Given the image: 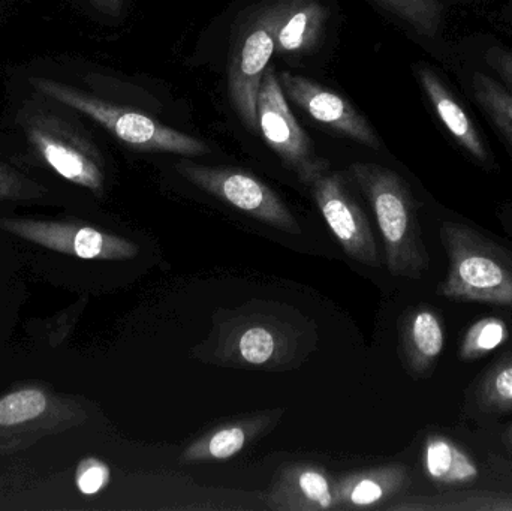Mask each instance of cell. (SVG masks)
Listing matches in <instances>:
<instances>
[{
	"label": "cell",
	"instance_id": "cell-9",
	"mask_svg": "<svg viewBox=\"0 0 512 511\" xmlns=\"http://www.w3.org/2000/svg\"><path fill=\"white\" fill-rule=\"evenodd\" d=\"M256 116L265 143L289 170L297 174L301 183L309 186L315 177L330 168L325 159L319 158L306 131L292 114L279 77L273 69H267L262 77Z\"/></svg>",
	"mask_w": 512,
	"mask_h": 511
},
{
	"label": "cell",
	"instance_id": "cell-6",
	"mask_svg": "<svg viewBox=\"0 0 512 511\" xmlns=\"http://www.w3.org/2000/svg\"><path fill=\"white\" fill-rule=\"evenodd\" d=\"M23 128L30 146L54 173L98 197L104 195L105 171L101 155L65 120L35 108L24 116Z\"/></svg>",
	"mask_w": 512,
	"mask_h": 511
},
{
	"label": "cell",
	"instance_id": "cell-4",
	"mask_svg": "<svg viewBox=\"0 0 512 511\" xmlns=\"http://www.w3.org/2000/svg\"><path fill=\"white\" fill-rule=\"evenodd\" d=\"M30 84L45 98L53 99L95 120L117 140L135 149L183 156H201L209 153L210 149L203 141L170 128L140 111L111 104L98 96L50 78H30Z\"/></svg>",
	"mask_w": 512,
	"mask_h": 511
},
{
	"label": "cell",
	"instance_id": "cell-12",
	"mask_svg": "<svg viewBox=\"0 0 512 511\" xmlns=\"http://www.w3.org/2000/svg\"><path fill=\"white\" fill-rule=\"evenodd\" d=\"M277 77L285 95L316 122L330 126L364 146L379 149L381 141L375 129L343 96L303 75L280 72Z\"/></svg>",
	"mask_w": 512,
	"mask_h": 511
},
{
	"label": "cell",
	"instance_id": "cell-24",
	"mask_svg": "<svg viewBox=\"0 0 512 511\" xmlns=\"http://www.w3.org/2000/svg\"><path fill=\"white\" fill-rule=\"evenodd\" d=\"M510 338L507 323L498 317L475 321L460 342L459 357L463 362L483 359L505 344Z\"/></svg>",
	"mask_w": 512,
	"mask_h": 511
},
{
	"label": "cell",
	"instance_id": "cell-28",
	"mask_svg": "<svg viewBox=\"0 0 512 511\" xmlns=\"http://www.w3.org/2000/svg\"><path fill=\"white\" fill-rule=\"evenodd\" d=\"M99 11L104 14L111 15V17H117L122 12L123 0H90Z\"/></svg>",
	"mask_w": 512,
	"mask_h": 511
},
{
	"label": "cell",
	"instance_id": "cell-2",
	"mask_svg": "<svg viewBox=\"0 0 512 511\" xmlns=\"http://www.w3.org/2000/svg\"><path fill=\"white\" fill-rule=\"evenodd\" d=\"M375 213L384 240L388 272L397 278L417 279L430 266L417 203L405 180L378 164H354L349 168Z\"/></svg>",
	"mask_w": 512,
	"mask_h": 511
},
{
	"label": "cell",
	"instance_id": "cell-25",
	"mask_svg": "<svg viewBox=\"0 0 512 511\" xmlns=\"http://www.w3.org/2000/svg\"><path fill=\"white\" fill-rule=\"evenodd\" d=\"M48 189L41 183L0 162V201H32L44 198Z\"/></svg>",
	"mask_w": 512,
	"mask_h": 511
},
{
	"label": "cell",
	"instance_id": "cell-15",
	"mask_svg": "<svg viewBox=\"0 0 512 511\" xmlns=\"http://www.w3.org/2000/svg\"><path fill=\"white\" fill-rule=\"evenodd\" d=\"M282 414L283 410L262 411V413L215 426L186 447L185 452L180 455V464H198V462L225 461V459L234 458L249 444L267 434Z\"/></svg>",
	"mask_w": 512,
	"mask_h": 511
},
{
	"label": "cell",
	"instance_id": "cell-30",
	"mask_svg": "<svg viewBox=\"0 0 512 511\" xmlns=\"http://www.w3.org/2000/svg\"><path fill=\"white\" fill-rule=\"evenodd\" d=\"M507 443L512 446V425L510 426V429L507 431Z\"/></svg>",
	"mask_w": 512,
	"mask_h": 511
},
{
	"label": "cell",
	"instance_id": "cell-8",
	"mask_svg": "<svg viewBox=\"0 0 512 511\" xmlns=\"http://www.w3.org/2000/svg\"><path fill=\"white\" fill-rule=\"evenodd\" d=\"M0 230L80 260L126 261L140 254L131 240L71 219L0 218Z\"/></svg>",
	"mask_w": 512,
	"mask_h": 511
},
{
	"label": "cell",
	"instance_id": "cell-7",
	"mask_svg": "<svg viewBox=\"0 0 512 511\" xmlns=\"http://www.w3.org/2000/svg\"><path fill=\"white\" fill-rule=\"evenodd\" d=\"M176 171L201 191L242 210L246 215L291 236H301L300 224L282 198L248 171L227 167H207L180 161Z\"/></svg>",
	"mask_w": 512,
	"mask_h": 511
},
{
	"label": "cell",
	"instance_id": "cell-5",
	"mask_svg": "<svg viewBox=\"0 0 512 511\" xmlns=\"http://www.w3.org/2000/svg\"><path fill=\"white\" fill-rule=\"evenodd\" d=\"M89 413L81 399L26 384L0 396V455L21 452L59 432L83 425Z\"/></svg>",
	"mask_w": 512,
	"mask_h": 511
},
{
	"label": "cell",
	"instance_id": "cell-22",
	"mask_svg": "<svg viewBox=\"0 0 512 511\" xmlns=\"http://www.w3.org/2000/svg\"><path fill=\"white\" fill-rule=\"evenodd\" d=\"M475 101L487 119L498 129L501 137L512 147V92L501 81L484 72H475L471 78Z\"/></svg>",
	"mask_w": 512,
	"mask_h": 511
},
{
	"label": "cell",
	"instance_id": "cell-23",
	"mask_svg": "<svg viewBox=\"0 0 512 511\" xmlns=\"http://www.w3.org/2000/svg\"><path fill=\"white\" fill-rule=\"evenodd\" d=\"M415 32L435 38L444 18V0H373Z\"/></svg>",
	"mask_w": 512,
	"mask_h": 511
},
{
	"label": "cell",
	"instance_id": "cell-10",
	"mask_svg": "<svg viewBox=\"0 0 512 511\" xmlns=\"http://www.w3.org/2000/svg\"><path fill=\"white\" fill-rule=\"evenodd\" d=\"M274 53L273 18L270 6H267L243 27L228 65L231 104L252 131L258 128L256 104L259 87Z\"/></svg>",
	"mask_w": 512,
	"mask_h": 511
},
{
	"label": "cell",
	"instance_id": "cell-16",
	"mask_svg": "<svg viewBox=\"0 0 512 511\" xmlns=\"http://www.w3.org/2000/svg\"><path fill=\"white\" fill-rule=\"evenodd\" d=\"M408 468L402 464L381 465L352 471L334 480V510L376 509L409 486Z\"/></svg>",
	"mask_w": 512,
	"mask_h": 511
},
{
	"label": "cell",
	"instance_id": "cell-20",
	"mask_svg": "<svg viewBox=\"0 0 512 511\" xmlns=\"http://www.w3.org/2000/svg\"><path fill=\"white\" fill-rule=\"evenodd\" d=\"M396 511H512L508 492L456 489L433 497L403 498L387 507Z\"/></svg>",
	"mask_w": 512,
	"mask_h": 511
},
{
	"label": "cell",
	"instance_id": "cell-1",
	"mask_svg": "<svg viewBox=\"0 0 512 511\" xmlns=\"http://www.w3.org/2000/svg\"><path fill=\"white\" fill-rule=\"evenodd\" d=\"M318 347V329L294 306L251 300L240 308L219 309L209 338L194 357L221 368L282 372L300 368Z\"/></svg>",
	"mask_w": 512,
	"mask_h": 511
},
{
	"label": "cell",
	"instance_id": "cell-19",
	"mask_svg": "<svg viewBox=\"0 0 512 511\" xmlns=\"http://www.w3.org/2000/svg\"><path fill=\"white\" fill-rule=\"evenodd\" d=\"M423 470L435 485L462 489L480 479L475 459L456 441L442 434L427 435L423 446Z\"/></svg>",
	"mask_w": 512,
	"mask_h": 511
},
{
	"label": "cell",
	"instance_id": "cell-29",
	"mask_svg": "<svg viewBox=\"0 0 512 511\" xmlns=\"http://www.w3.org/2000/svg\"><path fill=\"white\" fill-rule=\"evenodd\" d=\"M501 219L504 221V224L507 225V228H510L512 231V207H505L501 213Z\"/></svg>",
	"mask_w": 512,
	"mask_h": 511
},
{
	"label": "cell",
	"instance_id": "cell-18",
	"mask_svg": "<svg viewBox=\"0 0 512 511\" xmlns=\"http://www.w3.org/2000/svg\"><path fill=\"white\" fill-rule=\"evenodd\" d=\"M268 6L276 53H307L318 45L328 15L321 0H277Z\"/></svg>",
	"mask_w": 512,
	"mask_h": 511
},
{
	"label": "cell",
	"instance_id": "cell-3",
	"mask_svg": "<svg viewBox=\"0 0 512 511\" xmlns=\"http://www.w3.org/2000/svg\"><path fill=\"white\" fill-rule=\"evenodd\" d=\"M441 242L448 257L447 275L438 287L442 297L512 309L510 249L462 222H444Z\"/></svg>",
	"mask_w": 512,
	"mask_h": 511
},
{
	"label": "cell",
	"instance_id": "cell-17",
	"mask_svg": "<svg viewBox=\"0 0 512 511\" xmlns=\"http://www.w3.org/2000/svg\"><path fill=\"white\" fill-rule=\"evenodd\" d=\"M400 357L415 378L430 375L445 347L441 317L432 306L408 309L399 321Z\"/></svg>",
	"mask_w": 512,
	"mask_h": 511
},
{
	"label": "cell",
	"instance_id": "cell-11",
	"mask_svg": "<svg viewBox=\"0 0 512 511\" xmlns=\"http://www.w3.org/2000/svg\"><path fill=\"white\" fill-rule=\"evenodd\" d=\"M309 188L345 254L364 266L381 267V255L369 219L349 194L342 174L324 171L310 182Z\"/></svg>",
	"mask_w": 512,
	"mask_h": 511
},
{
	"label": "cell",
	"instance_id": "cell-13",
	"mask_svg": "<svg viewBox=\"0 0 512 511\" xmlns=\"http://www.w3.org/2000/svg\"><path fill=\"white\" fill-rule=\"evenodd\" d=\"M276 511L334 510V480L321 465L292 462L279 468L268 495Z\"/></svg>",
	"mask_w": 512,
	"mask_h": 511
},
{
	"label": "cell",
	"instance_id": "cell-21",
	"mask_svg": "<svg viewBox=\"0 0 512 511\" xmlns=\"http://www.w3.org/2000/svg\"><path fill=\"white\" fill-rule=\"evenodd\" d=\"M469 404L481 416L495 417L512 411V354L496 360L469 390Z\"/></svg>",
	"mask_w": 512,
	"mask_h": 511
},
{
	"label": "cell",
	"instance_id": "cell-27",
	"mask_svg": "<svg viewBox=\"0 0 512 511\" xmlns=\"http://www.w3.org/2000/svg\"><path fill=\"white\" fill-rule=\"evenodd\" d=\"M487 65L512 92V50L504 45L490 47L484 54Z\"/></svg>",
	"mask_w": 512,
	"mask_h": 511
},
{
	"label": "cell",
	"instance_id": "cell-14",
	"mask_svg": "<svg viewBox=\"0 0 512 511\" xmlns=\"http://www.w3.org/2000/svg\"><path fill=\"white\" fill-rule=\"evenodd\" d=\"M417 77L420 80L421 89L432 104L436 117L448 135L453 138L454 143L477 164L492 168L495 159L480 129L472 120L471 114L460 104L456 95L448 89L447 84L427 66H420L417 69Z\"/></svg>",
	"mask_w": 512,
	"mask_h": 511
},
{
	"label": "cell",
	"instance_id": "cell-26",
	"mask_svg": "<svg viewBox=\"0 0 512 511\" xmlns=\"http://www.w3.org/2000/svg\"><path fill=\"white\" fill-rule=\"evenodd\" d=\"M111 482V470L104 461L98 458H86L75 470V486L80 494L92 497L104 491Z\"/></svg>",
	"mask_w": 512,
	"mask_h": 511
}]
</instances>
